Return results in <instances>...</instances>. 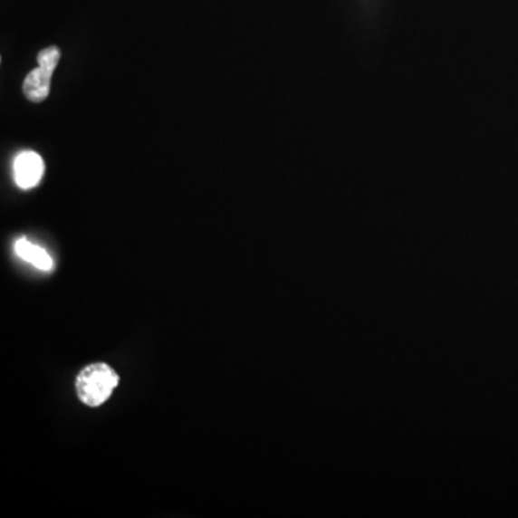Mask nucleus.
I'll return each instance as SVG.
<instances>
[{
	"label": "nucleus",
	"mask_w": 518,
	"mask_h": 518,
	"mask_svg": "<svg viewBox=\"0 0 518 518\" xmlns=\"http://www.w3.org/2000/svg\"><path fill=\"white\" fill-rule=\"evenodd\" d=\"M119 382V373L110 364L102 361L88 364L78 373L75 380L78 399L90 408L101 407L111 398Z\"/></svg>",
	"instance_id": "obj_1"
},
{
	"label": "nucleus",
	"mask_w": 518,
	"mask_h": 518,
	"mask_svg": "<svg viewBox=\"0 0 518 518\" xmlns=\"http://www.w3.org/2000/svg\"><path fill=\"white\" fill-rule=\"evenodd\" d=\"M45 165L43 158L35 151H24L14 158V182L21 189L28 190L35 187L43 180Z\"/></svg>",
	"instance_id": "obj_2"
},
{
	"label": "nucleus",
	"mask_w": 518,
	"mask_h": 518,
	"mask_svg": "<svg viewBox=\"0 0 518 518\" xmlns=\"http://www.w3.org/2000/svg\"><path fill=\"white\" fill-rule=\"evenodd\" d=\"M51 80L53 74L38 67L31 71L24 81V94L32 102H43L48 99L51 91Z\"/></svg>",
	"instance_id": "obj_3"
},
{
	"label": "nucleus",
	"mask_w": 518,
	"mask_h": 518,
	"mask_svg": "<svg viewBox=\"0 0 518 518\" xmlns=\"http://www.w3.org/2000/svg\"><path fill=\"white\" fill-rule=\"evenodd\" d=\"M14 251L26 263L32 264L41 271H51L53 268V259L45 249L32 244L28 239L21 238L14 244Z\"/></svg>",
	"instance_id": "obj_4"
},
{
	"label": "nucleus",
	"mask_w": 518,
	"mask_h": 518,
	"mask_svg": "<svg viewBox=\"0 0 518 518\" xmlns=\"http://www.w3.org/2000/svg\"><path fill=\"white\" fill-rule=\"evenodd\" d=\"M61 53L56 46H51V48H46V50L41 51L38 55V65L43 68V70L48 71L51 74H53V71L58 67L60 63Z\"/></svg>",
	"instance_id": "obj_5"
}]
</instances>
